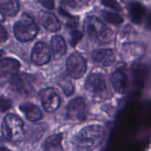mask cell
I'll return each instance as SVG.
<instances>
[{
	"label": "cell",
	"instance_id": "6da1fadb",
	"mask_svg": "<svg viewBox=\"0 0 151 151\" xmlns=\"http://www.w3.org/2000/svg\"><path fill=\"white\" fill-rule=\"evenodd\" d=\"M104 130L101 126L92 125L81 129L72 140L73 147L81 150H91L101 144Z\"/></svg>",
	"mask_w": 151,
	"mask_h": 151
},
{
	"label": "cell",
	"instance_id": "7a4b0ae2",
	"mask_svg": "<svg viewBox=\"0 0 151 151\" xmlns=\"http://www.w3.org/2000/svg\"><path fill=\"white\" fill-rule=\"evenodd\" d=\"M3 137L11 142H18L25 136L23 121L16 115L7 114L2 123Z\"/></svg>",
	"mask_w": 151,
	"mask_h": 151
},
{
	"label": "cell",
	"instance_id": "3957f363",
	"mask_svg": "<svg viewBox=\"0 0 151 151\" xmlns=\"http://www.w3.org/2000/svg\"><path fill=\"white\" fill-rule=\"evenodd\" d=\"M38 30V26L34 19L27 13H23L13 27L15 37L22 42L33 40L36 36Z\"/></svg>",
	"mask_w": 151,
	"mask_h": 151
},
{
	"label": "cell",
	"instance_id": "277c9868",
	"mask_svg": "<svg viewBox=\"0 0 151 151\" xmlns=\"http://www.w3.org/2000/svg\"><path fill=\"white\" fill-rule=\"evenodd\" d=\"M34 81L35 78L32 75L27 73H16L12 78L11 86L19 95L29 96L35 91Z\"/></svg>",
	"mask_w": 151,
	"mask_h": 151
},
{
	"label": "cell",
	"instance_id": "5b68a950",
	"mask_svg": "<svg viewBox=\"0 0 151 151\" xmlns=\"http://www.w3.org/2000/svg\"><path fill=\"white\" fill-rule=\"evenodd\" d=\"M66 70L73 79L81 78L87 70V63L85 58L78 52L73 53L66 61Z\"/></svg>",
	"mask_w": 151,
	"mask_h": 151
},
{
	"label": "cell",
	"instance_id": "8992f818",
	"mask_svg": "<svg viewBox=\"0 0 151 151\" xmlns=\"http://www.w3.org/2000/svg\"><path fill=\"white\" fill-rule=\"evenodd\" d=\"M42 104L47 112H54L60 106V96L53 88H47L40 95Z\"/></svg>",
	"mask_w": 151,
	"mask_h": 151
},
{
	"label": "cell",
	"instance_id": "52a82bcc",
	"mask_svg": "<svg viewBox=\"0 0 151 151\" xmlns=\"http://www.w3.org/2000/svg\"><path fill=\"white\" fill-rule=\"evenodd\" d=\"M66 115L68 119L75 120H85L87 118L86 103L83 98L77 97L72 100L66 107Z\"/></svg>",
	"mask_w": 151,
	"mask_h": 151
},
{
	"label": "cell",
	"instance_id": "ba28073f",
	"mask_svg": "<svg viewBox=\"0 0 151 151\" xmlns=\"http://www.w3.org/2000/svg\"><path fill=\"white\" fill-rule=\"evenodd\" d=\"M50 60V48L45 42H37L31 53V61L36 65H44L48 64Z\"/></svg>",
	"mask_w": 151,
	"mask_h": 151
},
{
	"label": "cell",
	"instance_id": "9c48e42d",
	"mask_svg": "<svg viewBox=\"0 0 151 151\" xmlns=\"http://www.w3.org/2000/svg\"><path fill=\"white\" fill-rule=\"evenodd\" d=\"M86 89L93 95H102L106 89V83L104 77L99 73H92L85 83Z\"/></svg>",
	"mask_w": 151,
	"mask_h": 151
},
{
	"label": "cell",
	"instance_id": "30bf717a",
	"mask_svg": "<svg viewBox=\"0 0 151 151\" xmlns=\"http://www.w3.org/2000/svg\"><path fill=\"white\" fill-rule=\"evenodd\" d=\"M84 28L87 34L93 38H97L102 32L106 28L105 25L103 23V21L95 16H89L86 19Z\"/></svg>",
	"mask_w": 151,
	"mask_h": 151
},
{
	"label": "cell",
	"instance_id": "8fae6325",
	"mask_svg": "<svg viewBox=\"0 0 151 151\" xmlns=\"http://www.w3.org/2000/svg\"><path fill=\"white\" fill-rule=\"evenodd\" d=\"M20 63L14 58H4L0 60V77L13 76L18 73Z\"/></svg>",
	"mask_w": 151,
	"mask_h": 151
},
{
	"label": "cell",
	"instance_id": "7c38bea8",
	"mask_svg": "<svg viewBox=\"0 0 151 151\" xmlns=\"http://www.w3.org/2000/svg\"><path fill=\"white\" fill-rule=\"evenodd\" d=\"M93 60L95 63L103 65L110 66L115 62V53L111 49H102L93 53Z\"/></svg>",
	"mask_w": 151,
	"mask_h": 151
},
{
	"label": "cell",
	"instance_id": "4fadbf2b",
	"mask_svg": "<svg viewBox=\"0 0 151 151\" xmlns=\"http://www.w3.org/2000/svg\"><path fill=\"white\" fill-rule=\"evenodd\" d=\"M132 73H133L134 85L139 88H142L149 74L148 66L142 63H139V62L135 63L133 65Z\"/></svg>",
	"mask_w": 151,
	"mask_h": 151
},
{
	"label": "cell",
	"instance_id": "5bb4252c",
	"mask_svg": "<svg viewBox=\"0 0 151 151\" xmlns=\"http://www.w3.org/2000/svg\"><path fill=\"white\" fill-rule=\"evenodd\" d=\"M40 20L44 28L50 32H57L61 27L58 19L52 12L42 11L40 12Z\"/></svg>",
	"mask_w": 151,
	"mask_h": 151
},
{
	"label": "cell",
	"instance_id": "9a60e30c",
	"mask_svg": "<svg viewBox=\"0 0 151 151\" xmlns=\"http://www.w3.org/2000/svg\"><path fill=\"white\" fill-rule=\"evenodd\" d=\"M20 111L23 112L25 117L31 122H36L42 119V113L41 110L35 104L25 103L19 105Z\"/></svg>",
	"mask_w": 151,
	"mask_h": 151
},
{
	"label": "cell",
	"instance_id": "2e32d148",
	"mask_svg": "<svg viewBox=\"0 0 151 151\" xmlns=\"http://www.w3.org/2000/svg\"><path fill=\"white\" fill-rule=\"evenodd\" d=\"M51 50L55 59H60L66 52V44L60 35H54L51 38Z\"/></svg>",
	"mask_w": 151,
	"mask_h": 151
},
{
	"label": "cell",
	"instance_id": "e0dca14e",
	"mask_svg": "<svg viewBox=\"0 0 151 151\" xmlns=\"http://www.w3.org/2000/svg\"><path fill=\"white\" fill-rule=\"evenodd\" d=\"M111 83L114 88V90L117 93H119V94L124 93V91L126 89V86H127V76H126L125 73L120 69L116 70L112 73Z\"/></svg>",
	"mask_w": 151,
	"mask_h": 151
},
{
	"label": "cell",
	"instance_id": "ac0fdd59",
	"mask_svg": "<svg viewBox=\"0 0 151 151\" xmlns=\"http://www.w3.org/2000/svg\"><path fill=\"white\" fill-rule=\"evenodd\" d=\"M62 134H53L50 137H48L43 144V150H62L63 148L61 146L62 142Z\"/></svg>",
	"mask_w": 151,
	"mask_h": 151
},
{
	"label": "cell",
	"instance_id": "d6986e66",
	"mask_svg": "<svg viewBox=\"0 0 151 151\" xmlns=\"http://www.w3.org/2000/svg\"><path fill=\"white\" fill-rule=\"evenodd\" d=\"M0 8L5 15L15 16L19 11V4L18 0H0Z\"/></svg>",
	"mask_w": 151,
	"mask_h": 151
},
{
	"label": "cell",
	"instance_id": "ffe728a7",
	"mask_svg": "<svg viewBox=\"0 0 151 151\" xmlns=\"http://www.w3.org/2000/svg\"><path fill=\"white\" fill-rule=\"evenodd\" d=\"M129 12L131 15V19L134 23H140L144 16L145 8L144 6L137 2L132 3L129 7Z\"/></svg>",
	"mask_w": 151,
	"mask_h": 151
},
{
	"label": "cell",
	"instance_id": "44dd1931",
	"mask_svg": "<svg viewBox=\"0 0 151 151\" xmlns=\"http://www.w3.org/2000/svg\"><path fill=\"white\" fill-rule=\"evenodd\" d=\"M59 86L61 87L63 92L66 95V96H72L74 92V86L72 83V81H70L68 79H66L65 77H62L61 79H59L58 81Z\"/></svg>",
	"mask_w": 151,
	"mask_h": 151
},
{
	"label": "cell",
	"instance_id": "7402d4cb",
	"mask_svg": "<svg viewBox=\"0 0 151 151\" xmlns=\"http://www.w3.org/2000/svg\"><path fill=\"white\" fill-rule=\"evenodd\" d=\"M103 16L109 23H111V24H114V25H120V24L123 23L122 17H120L117 13L108 12V11H104L103 12Z\"/></svg>",
	"mask_w": 151,
	"mask_h": 151
},
{
	"label": "cell",
	"instance_id": "603a6c76",
	"mask_svg": "<svg viewBox=\"0 0 151 151\" xmlns=\"http://www.w3.org/2000/svg\"><path fill=\"white\" fill-rule=\"evenodd\" d=\"M112 35H113L112 31H111V29H109V28L106 27V28L102 32V34L96 38V40H97L99 42H108L109 41H111V37H112Z\"/></svg>",
	"mask_w": 151,
	"mask_h": 151
},
{
	"label": "cell",
	"instance_id": "cb8c5ba5",
	"mask_svg": "<svg viewBox=\"0 0 151 151\" xmlns=\"http://www.w3.org/2000/svg\"><path fill=\"white\" fill-rule=\"evenodd\" d=\"M82 33L79 30H73L71 32V39H70V43L72 46H76V44L81 41V39L82 38Z\"/></svg>",
	"mask_w": 151,
	"mask_h": 151
},
{
	"label": "cell",
	"instance_id": "d4e9b609",
	"mask_svg": "<svg viewBox=\"0 0 151 151\" xmlns=\"http://www.w3.org/2000/svg\"><path fill=\"white\" fill-rule=\"evenodd\" d=\"M102 4L104 6H106L110 9H112L114 11H117V12L121 11V6L117 2V0H102Z\"/></svg>",
	"mask_w": 151,
	"mask_h": 151
},
{
	"label": "cell",
	"instance_id": "484cf974",
	"mask_svg": "<svg viewBox=\"0 0 151 151\" xmlns=\"http://www.w3.org/2000/svg\"><path fill=\"white\" fill-rule=\"evenodd\" d=\"M12 107V103L10 100L4 98V97H0V111L4 112V111H7L8 110H10Z\"/></svg>",
	"mask_w": 151,
	"mask_h": 151
},
{
	"label": "cell",
	"instance_id": "4316f807",
	"mask_svg": "<svg viewBox=\"0 0 151 151\" xmlns=\"http://www.w3.org/2000/svg\"><path fill=\"white\" fill-rule=\"evenodd\" d=\"M38 1L43 7H45L46 9H49V10H52L55 6L54 0H38Z\"/></svg>",
	"mask_w": 151,
	"mask_h": 151
},
{
	"label": "cell",
	"instance_id": "83f0119b",
	"mask_svg": "<svg viewBox=\"0 0 151 151\" xmlns=\"http://www.w3.org/2000/svg\"><path fill=\"white\" fill-rule=\"evenodd\" d=\"M8 38V34L6 29L0 24V43L4 42Z\"/></svg>",
	"mask_w": 151,
	"mask_h": 151
},
{
	"label": "cell",
	"instance_id": "f1b7e54d",
	"mask_svg": "<svg viewBox=\"0 0 151 151\" xmlns=\"http://www.w3.org/2000/svg\"><path fill=\"white\" fill-rule=\"evenodd\" d=\"M61 2L63 4H65V5H67L70 8H74L77 6V4L75 2V0H61Z\"/></svg>",
	"mask_w": 151,
	"mask_h": 151
},
{
	"label": "cell",
	"instance_id": "f546056e",
	"mask_svg": "<svg viewBox=\"0 0 151 151\" xmlns=\"http://www.w3.org/2000/svg\"><path fill=\"white\" fill-rule=\"evenodd\" d=\"M5 19V13L4 12V11L0 8V22L4 21Z\"/></svg>",
	"mask_w": 151,
	"mask_h": 151
},
{
	"label": "cell",
	"instance_id": "4dcf8cb0",
	"mask_svg": "<svg viewBox=\"0 0 151 151\" xmlns=\"http://www.w3.org/2000/svg\"><path fill=\"white\" fill-rule=\"evenodd\" d=\"M146 27L149 30H151V13L149 15V18L147 19V26H146Z\"/></svg>",
	"mask_w": 151,
	"mask_h": 151
},
{
	"label": "cell",
	"instance_id": "1f68e13d",
	"mask_svg": "<svg viewBox=\"0 0 151 151\" xmlns=\"http://www.w3.org/2000/svg\"><path fill=\"white\" fill-rule=\"evenodd\" d=\"M80 1H81V3H83V4H87L89 0H80Z\"/></svg>",
	"mask_w": 151,
	"mask_h": 151
},
{
	"label": "cell",
	"instance_id": "d6a6232c",
	"mask_svg": "<svg viewBox=\"0 0 151 151\" xmlns=\"http://www.w3.org/2000/svg\"><path fill=\"white\" fill-rule=\"evenodd\" d=\"M3 54H4V51H3L2 50H0V57H1V56H2Z\"/></svg>",
	"mask_w": 151,
	"mask_h": 151
}]
</instances>
